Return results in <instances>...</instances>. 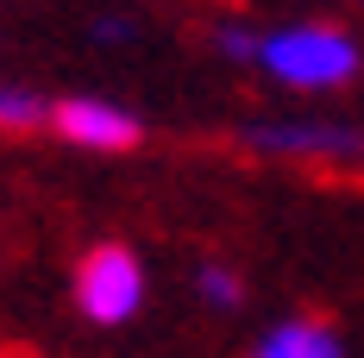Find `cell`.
Listing matches in <instances>:
<instances>
[{"label": "cell", "mask_w": 364, "mask_h": 358, "mask_svg": "<svg viewBox=\"0 0 364 358\" xmlns=\"http://www.w3.org/2000/svg\"><path fill=\"white\" fill-rule=\"evenodd\" d=\"M257 70L283 88H301V95H327L339 82H352L364 70V51L352 44V32L339 26H283V32H264V51H257Z\"/></svg>", "instance_id": "cell-1"}, {"label": "cell", "mask_w": 364, "mask_h": 358, "mask_svg": "<svg viewBox=\"0 0 364 358\" xmlns=\"http://www.w3.org/2000/svg\"><path fill=\"white\" fill-rule=\"evenodd\" d=\"M75 302H82V315L95 327H126L139 315V302H145V264L113 239L95 246L82 258V270H75Z\"/></svg>", "instance_id": "cell-2"}, {"label": "cell", "mask_w": 364, "mask_h": 358, "mask_svg": "<svg viewBox=\"0 0 364 358\" xmlns=\"http://www.w3.org/2000/svg\"><path fill=\"white\" fill-rule=\"evenodd\" d=\"M50 126L82 151H132L145 139V120L119 101H107V95H63L50 107Z\"/></svg>", "instance_id": "cell-3"}, {"label": "cell", "mask_w": 364, "mask_h": 358, "mask_svg": "<svg viewBox=\"0 0 364 358\" xmlns=\"http://www.w3.org/2000/svg\"><path fill=\"white\" fill-rule=\"evenodd\" d=\"M245 139L277 157H358L364 132L346 120H257Z\"/></svg>", "instance_id": "cell-4"}, {"label": "cell", "mask_w": 364, "mask_h": 358, "mask_svg": "<svg viewBox=\"0 0 364 358\" xmlns=\"http://www.w3.org/2000/svg\"><path fill=\"white\" fill-rule=\"evenodd\" d=\"M252 358H346L339 346V333L327 321H308V315H295V321H277L264 339H257Z\"/></svg>", "instance_id": "cell-5"}, {"label": "cell", "mask_w": 364, "mask_h": 358, "mask_svg": "<svg viewBox=\"0 0 364 358\" xmlns=\"http://www.w3.org/2000/svg\"><path fill=\"white\" fill-rule=\"evenodd\" d=\"M50 107L57 101H44L32 88H0V132H38V126H50Z\"/></svg>", "instance_id": "cell-6"}, {"label": "cell", "mask_w": 364, "mask_h": 358, "mask_svg": "<svg viewBox=\"0 0 364 358\" xmlns=\"http://www.w3.org/2000/svg\"><path fill=\"white\" fill-rule=\"evenodd\" d=\"M195 295H201L208 308H239L245 283H239V270H232V264H214V258H201V264H195Z\"/></svg>", "instance_id": "cell-7"}, {"label": "cell", "mask_w": 364, "mask_h": 358, "mask_svg": "<svg viewBox=\"0 0 364 358\" xmlns=\"http://www.w3.org/2000/svg\"><path fill=\"white\" fill-rule=\"evenodd\" d=\"M214 44H220V57H232V63H257V51H264V38L252 26H214Z\"/></svg>", "instance_id": "cell-8"}, {"label": "cell", "mask_w": 364, "mask_h": 358, "mask_svg": "<svg viewBox=\"0 0 364 358\" xmlns=\"http://www.w3.org/2000/svg\"><path fill=\"white\" fill-rule=\"evenodd\" d=\"M88 38H95V44H132V38H139V19H132V13H95V19H88Z\"/></svg>", "instance_id": "cell-9"}]
</instances>
